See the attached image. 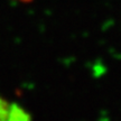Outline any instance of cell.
I'll return each mask as SVG.
<instances>
[{
	"instance_id": "6da1fadb",
	"label": "cell",
	"mask_w": 121,
	"mask_h": 121,
	"mask_svg": "<svg viewBox=\"0 0 121 121\" xmlns=\"http://www.w3.org/2000/svg\"><path fill=\"white\" fill-rule=\"evenodd\" d=\"M6 121H31V117L24 108L13 103L10 105L9 114Z\"/></svg>"
},
{
	"instance_id": "7a4b0ae2",
	"label": "cell",
	"mask_w": 121,
	"mask_h": 121,
	"mask_svg": "<svg viewBox=\"0 0 121 121\" xmlns=\"http://www.w3.org/2000/svg\"><path fill=\"white\" fill-rule=\"evenodd\" d=\"M10 105L7 101L2 98H0V121H6L7 117L9 114V110H10Z\"/></svg>"
}]
</instances>
